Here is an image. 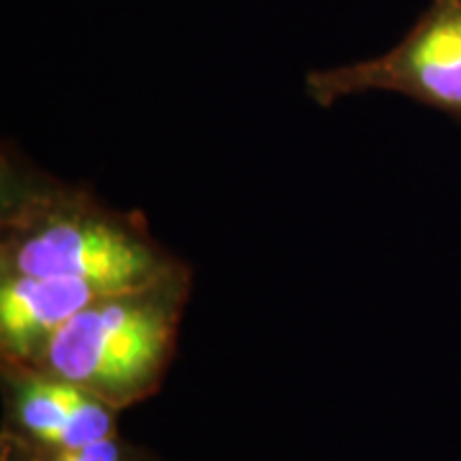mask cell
Segmentation results:
<instances>
[{
  "instance_id": "1",
  "label": "cell",
  "mask_w": 461,
  "mask_h": 461,
  "mask_svg": "<svg viewBox=\"0 0 461 461\" xmlns=\"http://www.w3.org/2000/svg\"><path fill=\"white\" fill-rule=\"evenodd\" d=\"M147 218L118 211L90 190L32 165L21 151L0 157V272L67 277L121 290L180 264Z\"/></svg>"
},
{
  "instance_id": "2",
  "label": "cell",
  "mask_w": 461,
  "mask_h": 461,
  "mask_svg": "<svg viewBox=\"0 0 461 461\" xmlns=\"http://www.w3.org/2000/svg\"><path fill=\"white\" fill-rule=\"evenodd\" d=\"M190 295L193 267L185 262L154 280L108 290L51 336L36 364L115 411L139 405L165 382Z\"/></svg>"
},
{
  "instance_id": "3",
  "label": "cell",
  "mask_w": 461,
  "mask_h": 461,
  "mask_svg": "<svg viewBox=\"0 0 461 461\" xmlns=\"http://www.w3.org/2000/svg\"><path fill=\"white\" fill-rule=\"evenodd\" d=\"M308 98L330 108L366 93H393L461 123V0H430L395 47L348 65L311 69Z\"/></svg>"
},
{
  "instance_id": "4",
  "label": "cell",
  "mask_w": 461,
  "mask_h": 461,
  "mask_svg": "<svg viewBox=\"0 0 461 461\" xmlns=\"http://www.w3.org/2000/svg\"><path fill=\"white\" fill-rule=\"evenodd\" d=\"M3 436L32 451H69L118 433V411L39 364L0 362Z\"/></svg>"
},
{
  "instance_id": "5",
  "label": "cell",
  "mask_w": 461,
  "mask_h": 461,
  "mask_svg": "<svg viewBox=\"0 0 461 461\" xmlns=\"http://www.w3.org/2000/svg\"><path fill=\"white\" fill-rule=\"evenodd\" d=\"M103 293L83 280L0 272V362H39L51 336Z\"/></svg>"
},
{
  "instance_id": "6",
  "label": "cell",
  "mask_w": 461,
  "mask_h": 461,
  "mask_svg": "<svg viewBox=\"0 0 461 461\" xmlns=\"http://www.w3.org/2000/svg\"><path fill=\"white\" fill-rule=\"evenodd\" d=\"M29 448V446H26ZM32 461H159L157 454H151L144 446H136L126 438H121V433L108 436L95 444L80 446V448H69V451H50V454H39L32 451Z\"/></svg>"
},
{
  "instance_id": "7",
  "label": "cell",
  "mask_w": 461,
  "mask_h": 461,
  "mask_svg": "<svg viewBox=\"0 0 461 461\" xmlns=\"http://www.w3.org/2000/svg\"><path fill=\"white\" fill-rule=\"evenodd\" d=\"M0 461H32V448L3 436L0 438Z\"/></svg>"
}]
</instances>
